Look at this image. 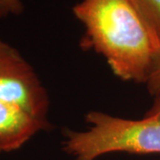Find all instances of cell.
I'll return each mask as SVG.
<instances>
[{"label": "cell", "mask_w": 160, "mask_h": 160, "mask_svg": "<svg viewBox=\"0 0 160 160\" xmlns=\"http://www.w3.org/2000/svg\"><path fill=\"white\" fill-rule=\"evenodd\" d=\"M72 12L85 29L83 49L101 54L121 80L146 83L160 42L132 0H81Z\"/></svg>", "instance_id": "obj_1"}, {"label": "cell", "mask_w": 160, "mask_h": 160, "mask_svg": "<svg viewBox=\"0 0 160 160\" xmlns=\"http://www.w3.org/2000/svg\"><path fill=\"white\" fill-rule=\"evenodd\" d=\"M86 131H64L62 149L73 160H96L103 155L160 154V118L132 120L92 110Z\"/></svg>", "instance_id": "obj_2"}, {"label": "cell", "mask_w": 160, "mask_h": 160, "mask_svg": "<svg viewBox=\"0 0 160 160\" xmlns=\"http://www.w3.org/2000/svg\"><path fill=\"white\" fill-rule=\"evenodd\" d=\"M0 100L15 103L36 118L49 122L46 88L21 53L0 40Z\"/></svg>", "instance_id": "obj_3"}, {"label": "cell", "mask_w": 160, "mask_h": 160, "mask_svg": "<svg viewBox=\"0 0 160 160\" xmlns=\"http://www.w3.org/2000/svg\"><path fill=\"white\" fill-rule=\"evenodd\" d=\"M50 128L49 122L32 116L15 103L0 100V153L17 150L38 132Z\"/></svg>", "instance_id": "obj_4"}, {"label": "cell", "mask_w": 160, "mask_h": 160, "mask_svg": "<svg viewBox=\"0 0 160 160\" xmlns=\"http://www.w3.org/2000/svg\"><path fill=\"white\" fill-rule=\"evenodd\" d=\"M160 42V0H132Z\"/></svg>", "instance_id": "obj_5"}, {"label": "cell", "mask_w": 160, "mask_h": 160, "mask_svg": "<svg viewBox=\"0 0 160 160\" xmlns=\"http://www.w3.org/2000/svg\"><path fill=\"white\" fill-rule=\"evenodd\" d=\"M146 86L149 92L153 96L160 94V48L155 53L151 67L149 69Z\"/></svg>", "instance_id": "obj_6"}, {"label": "cell", "mask_w": 160, "mask_h": 160, "mask_svg": "<svg viewBox=\"0 0 160 160\" xmlns=\"http://www.w3.org/2000/svg\"><path fill=\"white\" fill-rule=\"evenodd\" d=\"M24 11V6L21 0H0V19L10 14L20 15Z\"/></svg>", "instance_id": "obj_7"}, {"label": "cell", "mask_w": 160, "mask_h": 160, "mask_svg": "<svg viewBox=\"0 0 160 160\" xmlns=\"http://www.w3.org/2000/svg\"><path fill=\"white\" fill-rule=\"evenodd\" d=\"M144 117H157L160 118V94L155 96L154 102L149 109L145 113Z\"/></svg>", "instance_id": "obj_8"}]
</instances>
